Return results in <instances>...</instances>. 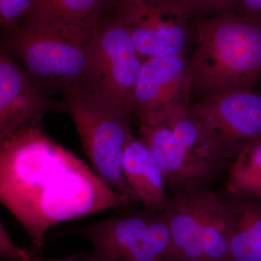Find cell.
<instances>
[{
	"mask_svg": "<svg viewBox=\"0 0 261 261\" xmlns=\"http://www.w3.org/2000/svg\"><path fill=\"white\" fill-rule=\"evenodd\" d=\"M0 201L36 250L65 221L126 207L133 198L111 188L69 149L27 125L0 140Z\"/></svg>",
	"mask_w": 261,
	"mask_h": 261,
	"instance_id": "cell-1",
	"label": "cell"
},
{
	"mask_svg": "<svg viewBox=\"0 0 261 261\" xmlns=\"http://www.w3.org/2000/svg\"><path fill=\"white\" fill-rule=\"evenodd\" d=\"M188 68L192 97L252 90L261 80V21L238 13L197 16Z\"/></svg>",
	"mask_w": 261,
	"mask_h": 261,
	"instance_id": "cell-2",
	"label": "cell"
},
{
	"mask_svg": "<svg viewBox=\"0 0 261 261\" xmlns=\"http://www.w3.org/2000/svg\"><path fill=\"white\" fill-rule=\"evenodd\" d=\"M137 133L159 161L173 192L208 185L234 157L187 110L159 124H140Z\"/></svg>",
	"mask_w": 261,
	"mask_h": 261,
	"instance_id": "cell-3",
	"label": "cell"
},
{
	"mask_svg": "<svg viewBox=\"0 0 261 261\" xmlns=\"http://www.w3.org/2000/svg\"><path fill=\"white\" fill-rule=\"evenodd\" d=\"M61 94L65 112L74 122L94 172L113 190L137 202L125 181L121 167L123 147L133 134V113L101 97L89 85L66 89Z\"/></svg>",
	"mask_w": 261,
	"mask_h": 261,
	"instance_id": "cell-4",
	"label": "cell"
},
{
	"mask_svg": "<svg viewBox=\"0 0 261 261\" xmlns=\"http://www.w3.org/2000/svg\"><path fill=\"white\" fill-rule=\"evenodd\" d=\"M4 34L2 44L50 95L89 85L86 67L90 37L62 32L30 18Z\"/></svg>",
	"mask_w": 261,
	"mask_h": 261,
	"instance_id": "cell-5",
	"label": "cell"
},
{
	"mask_svg": "<svg viewBox=\"0 0 261 261\" xmlns=\"http://www.w3.org/2000/svg\"><path fill=\"white\" fill-rule=\"evenodd\" d=\"M161 214L180 261H231L227 214L208 185L173 192Z\"/></svg>",
	"mask_w": 261,
	"mask_h": 261,
	"instance_id": "cell-6",
	"label": "cell"
},
{
	"mask_svg": "<svg viewBox=\"0 0 261 261\" xmlns=\"http://www.w3.org/2000/svg\"><path fill=\"white\" fill-rule=\"evenodd\" d=\"M93 245L89 261H180L161 212L145 210L73 230Z\"/></svg>",
	"mask_w": 261,
	"mask_h": 261,
	"instance_id": "cell-7",
	"label": "cell"
},
{
	"mask_svg": "<svg viewBox=\"0 0 261 261\" xmlns=\"http://www.w3.org/2000/svg\"><path fill=\"white\" fill-rule=\"evenodd\" d=\"M142 64L117 7L87 42L86 70L89 85L101 97L132 113L134 92Z\"/></svg>",
	"mask_w": 261,
	"mask_h": 261,
	"instance_id": "cell-8",
	"label": "cell"
},
{
	"mask_svg": "<svg viewBox=\"0 0 261 261\" xmlns=\"http://www.w3.org/2000/svg\"><path fill=\"white\" fill-rule=\"evenodd\" d=\"M191 98L185 54L142 61L132 102V113L140 124H159L187 111Z\"/></svg>",
	"mask_w": 261,
	"mask_h": 261,
	"instance_id": "cell-9",
	"label": "cell"
},
{
	"mask_svg": "<svg viewBox=\"0 0 261 261\" xmlns=\"http://www.w3.org/2000/svg\"><path fill=\"white\" fill-rule=\"evenodd\" d=\"M118 8L142 61L185 54L190 28L174 1L139 0Z\"/></svg>",
	"mask_w": 261,
	"mask_h": 261,
	"instance_id": "cell-10",
	"label": "cell"
},
{
	"mask_svg": "<svg viewBox=\"0 0 261 261\" xmlns=\"http://www.w3.org/2000/svg\"><path fill=\"white\" fill-rule=\"evenodd\" d=\"M188 113L234 156L261 139V93L239 90L198 99Z\"/></svg>",
	"mask_w": 261,
	"mask_h": 261,
	"instance_id": "cell-11",
	"label": "cell"
},
{
	"mask_svg": "<svg viewBox=\"0 0 261 261\" xmlns=\"http://www.w3.org/2000/svg\"><path fill=\"white\" fill-rule=\"evenodd\" d=\"M44 87L2 44L0 49V140L27 125L40 123L46 114L65 112Z\"/></svg>",
	"mask_w": 261,
	"mask_h": 261,
	"instance_id": "cell-12",
	"label": "cell"
},
{
	"mask_svg": "<svg viewBox=\"0 0 261 261\" xmlns=\"http://www.w3.org/2000/svg\"><path fill=\"white\" fill-rule=\"evenodd\" d=\"M123 177L137 202L145 210L161 212L166 205V182L159 161L140 137H128L121 155Z\"/></svg>",
	"mask_w": 261,
	"mask_h": 261,
	"instance_id": "cell-13",
	"label": "cell"
},
{
	"mask_svg": "<svg viewBox=\"0 0 261 261\" xmlns=\"http://www.w3.org/2000/svg\"><path fill=\"white\" fill-rule=\"evenodd\" d=\"M118 4L117 0H36L28 18L62 32L89 38Z\"/></svg>",
	"mask_w": 261,
	"mask_h": 261,
	"instance_id": "cell-14",
	"label": "cell"
},
{
	"mask_svg": "<svg viewBox=\"0 0 261 261\" xmlns=\"http://www.w3.org/2000/svg\"><path fill=\"white\" fill-rule=\"evenodd\" d=\"M227 214L231 261H261V199L219 192Z\"/></svg>",
	"mask_w": 261,
	"mask_h": 261,
	"instance_id": "cell-15",
	"label": "cell"
},
{
	"mask_svg": "<svg viewBox=\"0 0 261 261\" xmlns=\"http://www.w3.org/2000/svg\"><path fill=\"white\" fill-rule=\"evenodd\" d=\"M225 190L261 199V139L247 144L228 163Z\"/></svg>",
	"mask_w": 261,
	"mask_h": 261,
	"instance_id": "cell-16",
	"label": "cell"
},
{
	"mask_svg": "<svg viewBox=\"0 0 261 261\" xmlns=\"http://www.w3.org/2000/svg\"><path fill=\"white\" fill-rule=\"evenodd\" d=\"M187 18L190 15L239 13V0H173Z\"/></svg>",
	"mask_w": 261,
	"mask_h": 261,
	"instance_id": "cell-17",
	"label": "cell"
},
{
	"mask_svg": "<svg viewBox=\"0 0 261 261\" xmlns=\"http://www.w3.org/2000/svg\"><path fill=\"white\" fill-rule=\"evenodd\" d=\"M36 0H0V24L4 32L19 27L28 18Z\"/></svg>",
	"mask_w": 261,
	"mask_h": 261,
	"instance_id": "cell-18",
	"label": "cell"
},
{
	"mask_svg": "<svg viewBox=\"0 0 261 261\" xmlns=\"http://www.w3.org/2000/svg\"><path fill=\"white\" fill-rule=\"evenodd\" d=\"M0 257L10 261H34V259L27 250L13 242L3 221H0Z\"/></svg>",
	"mask_w": 261,
	"mask_h": 261,
	"instance_id": "cell-19",
	"label": "cell"
},
{
	"mask_svg": "<svg viewBox=\"0 0 261 261\" xmlns=\"http://www.w3.org/2000/svg\"><path fill=\"white\" fill-rule=\"evenodd\" d=\"M239 13L261 21V0H239Z\"/></svg>",
	"mask_w": 261,
	"mask_h": 261,
	"instance_id": "cell-20",
	"label": "cell"
},
{
	"mask_svg": "<svg viewBox=\"0 0 261 261\" xmlns=\"http://www.w3.org/2000/svg\"><path fill=\"white\" fill-rule=\"evenodd\" d=\"M118 4H124V3H133V2L139 1V0H117Z\"/></svg>",
	"mask_w": 261,
	"mask_h": 261,
	"instance_id": "cell-21",
	"label": "cell"
},
{
	"mask_svg": "<svg viewBox=\"0 0 261 261\" xmlns=\"http://www.w3.org/2000/svg\"><path fill=\"white\" fill-rule=\"evenodd\" d=\"M147 1L152 2V3H160V2L168 1V0H147Z\"/></svg>",
	"mask_w": 261,
	"mask_h": 261,
	"instance_id": "cell-22",
	"label": "cell"
},
{
	"mask_svg": "<svg viewBox=\"0 0 261 261\" xmlns=\"http://www.w3.org/2000/svg\"><path fill=\"white\" fill-rule=\"evenodd\" d=\"M34 261H70V260H39V259H34Z\"/></svg>",
	"mask_w": 261,
	"mask_h": 261,
	"instance_id": "cell-23",
	"label": "cell"
}]
</instances>
